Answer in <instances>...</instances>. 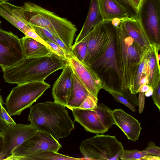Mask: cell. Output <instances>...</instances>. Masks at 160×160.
<instances>
[{"mask_svg": "<svg viewBox=\"0 0 160 160\" xmlns=\"http://www.w3.org/2000/svg\"><path fill=\"white\" fill-rule=\"evenodd\" d=\"M65 107L55 101L38 103L30 107L28 120L38 131L47 132L58 141L74 128Z\"/></svg>", "mask_w": 160, "mask_h": 160, "instance_id": "cell-1", "label": "cell"}, {"mask_svg": "<svg viewBox=\"0 0 160 160\" xmlns=\"http://www.w3.org/2000/svg\"><path fill=\"white\" fill-rule=\"evenodd\" d=\"M115 28L116 52L122 75V96L136 105L138 99L136 94H132L130 90L138 66L144 53L127 33L122 22Z\"/></svg>", "mask_w": 160, "mask_h": 160, "instance_id": "cell-2", "label": "cell"}, {"mask_svg": "<svg viewBox=\"0 0 160 160\" xmlns=\"http://www.w3.org/2000/svg\"><path fill=\"white\" fill-rule=\"evenodd\" d=\"M65 62L56 54L35 58H24L15 65L2 69L5 82L18 85L44 81L50 74L62 69Z\"/></svg>", "mask_w": 160, "mask_h": 160, "instance_id": "cell-3", "label": "cell"}, {"mask_svg": "<svg viewBox=\"0 0 160 160\" xmlns=\"http://www.w3.org/2000/svg\"><path fill=\"white\" fill-rule=\"evenodd\" d=\"M108 22L109 39L107 48L90 66L100 80L102 88L110 94L122 96L121 73L118 63L116 48V29Z\"/></svg>", "mask_w": 160, "mask_h": 160, "instance_id": "cell-4", "label": "cell"}, {"mask_svg": "<svg viewBox=\"0 0 160 160\" xmlns=\"http://www.w3.org/2000/svg\"><path fill=\"white\" fill-rule=\"evenodd\" d=\"M22 7L25 18L31 26L48 29L71 50L77 31L74 24L33 3L25 2Z\"/></svg>", "mask_w": 160, "mask_h": 160, "instance_id": "cell-5", "label": "cell"}, {"mask_svg": "<svg viewBox=\"0 0 160 160\" xmlns=\"http://www.w3.org/2000/svg\"><path fill=\"white\" fill-rule=\"evenodd\" d=\"M50 87L44 81L27 82L13 88L6 99L5 105L10 116L20 115L30 108Z\"/></svg>", "mask_w": 160, "mask_h": 160, "instance_id": "cell-6", "label": "cell"}, {"mask_svg": "<svg viewBox=\"0 0 160 160\" xmlns=\"http://www.w3.org/2000/svg\"><path fill=\"white\" fill-rule=\"evenodd\" d=\"M79 149L86 159L116 160L124 148L116 136L97 134L83 141Z\"/></svg>", "mask_w": 160, "mask_h": 160, "instance_id": "cell-7", "label": "cell"}, {"mask_svg": "<svg viewBox=\"0 0 160 160\" xmlns=\"http://www.w3.org/2000/svg\"><path fill=\"white\" fill-rule=\"evenodd\" d=\"M160 0H143L137 19L151 45H160Z\"/></svg>", "mask_w": 160, "mask_h": 160, "instance_id": "cell-8", "label": "cell"}, {"mask_svg": "<svg viewBox=\"0 0 160 160\" xmlns=\"http://www.w3.org/2000/svg\"><path fill=\"white\" fill-rule=\"evenodd\" d=\"M62 147L58 141L50 134L38 131L34 135L16 148L6 160H24L29 155L44 151L58 152Z\"/></svg>", "mask_w": 160, "mask_h": 160, "instance_id": "cell-9", "label": "cell"}, {"mask_svg": "<svg viewBox=\"0 0 160 160\" xmlns=\"http://www.w3.org/2000/svg\"><path fill=\"white\" fill-rule=\"evenodd\" d=\"M38 130L31 124L6 126L0 132L2 137V150L0 160H6L13 150L34 135Z\"/></svg>", "mask_w": 160, "mask_h": 160, "instance_id": "cell-10", "label": "cell"}, {"mask_svg": "<svg viewBox=\"0 0 160 160\" xmlns=\"http://www.w3.org/2000/svg\"><path fill=\"white\" fill-rule=\"evenodd\" d=\"M24 58L20 39L0 28V67L3 69L12 66Z\"/></svg>", "mask_w": 160, "mask_h": 160, "instance_id": "cell-11", "label": "cell"}, {"mask_svg": "<svg viewBox=\"0 0 160 160\" xmlns=\"http://www.w3.org/2000/svg\"><path fill=\"white\" fill-rule=\"evenodd\" d=\"M83 38L87 43L84 64L90 67L106 49L109 39L108 21L99 24Z\"/></svg>", "mask_w": 160, "mask_h": 160, "instance_id": "cell-12", "label": "cell"}, {"mask_svg": "<svg viewBox=\"0 0 160 160\" xmlns=\"http://www.w3.org/2000/svg\"><path fill=\"white\" fill-rule=\"evenodd\" d=\"M74 85L73 69L68 60L53 85L52 94L54 101L66 107L72 93Z\"/></svg>", "mask_w": 160, "mask_h": 160, "instance_id": "cell-13", "label": "cell"}, {"mask_svg": "<svg viewBox=\"0 0 160 160\" xmlns=\"http://www.w3.org/2000/svg\"><path fill=\"white\" fill-rule=\"evenodd\" d=\"M73 69L89 92L98 98L102 85L99 78L90 67L82 63L75 57L71 56L68 59Z\"/></svg>", "mask_w": 160, "mask_h": 160, "instance_id": "cell-14", "label": "cell"}, {"mask_svg": "<svg viewBox=\"0 0 160 160\" xmlns=\"http://www.w3.org/2000/svg\"><path fill=\"white\" fill-rule=\"evenodd\" d=\"M75 121L80 124L87 132L97 134H103L108 130L103 124L96 112L93 109L70 108Z\"/></svg>", "mask_w": 160, "mask_h": 160, "instance_id": "cell-15", "label": "cell"}, {"mask_svg": "<svg viewBox=\"0 0 160 160\" xmlns=\"http://www.w3.org/2000/svg\"><path fill=\"white\" fill-rule=\"evenodd\" d=\"M112 114L115 125L128 138L133 142L138 140L142 129L138 120L122 109H114L112 111Z\"/></svg>", "mask_w": 160, "mask_h": 160, "instance_id": "cell-16", "label": "cell"}, {"mask_svg": "<svg viewBox=\"0 0 160 160\" xmlns=\"http://www.w3.org/2000/svg\"><path fill=\"white\" fill-rule=\"evenodd\" d=\"M0 15L26 35L33 28L27 21L22 6L5 2L0 3Z\"/></svg>", "mask_w": 160, "mask_h": 160, "instance_id": "cell-17", "label": "cell"}, {"mask_svg": "<svg viewBox=\"0 0 160 160\" xmlns=\"http://www.w3.org/2000/svg\"><path fill=\"white\" fill-rule=\"evenodd\" d=\"M98 0H91L86 19L74 44L80 42L94 28L103 22Z\"/></svg>", "mask_w": 160, "mask_h": 160, "instance_id": "cell-18", "label": "cell"}, {"mask_svg": "<svg viewBox=\"0 0 160 160\" xmlns=\"http://www.w3.org/2000/svg\"><path fill=\"white\" fill-rule=\"evenodd\" d=\"M122 22L127 33L144 53L152 47L137 19L129 18Z\"/></svg>", "mask_w": 160, "mask_h": 160, "instance_id": "cell-19", "label": "cell"}, {"mask_svg": "<svg viewBox=\"0 0 160 160\" xmlns=\"http://www.w3.org/2000/svg\"><path fill=\"white\" fill-rule=\"evenodd\" d=\"M20 41L25 58L46 56L53 53L43 44L28 36H25Z\"/></svg>", "mask_w": 160, "mask_h": 160, "instance_id": "cell-20", "label": "cell"}, {"mask_svg": "<svg viewBox=\"0 0 160 160\" xmlns=\"http://www.w3.org/2000/svg\"><path fill=\"white\" fill-rule=\"evenodd\" d=\"M147 64V75L148 85L153 88L160 82V67L157 62L154 47H152L145 52ZM145 53V52H144Z\"/></svg>", "mask_w": 160, "mask_h": 160, "instance_id": "cell-21", "label": "cell"}, {"mask_svg": "<svg viewBox=\"0 0 160 160\" xmlns=\"http://www.w3.org/2000/svg\"><path fill=\"white\" fill-rule=\"evenodd\" d=\"M73 70L74 85L73 91L66 107L78 108L87 97L91 94Z\"/></svg>", "mask_w": 160, "mask_h": 160, "instance_id": "cell-22", "label": "cell"}, {"mask_svg": "<svg viewBox=\"0 0 160 160\" xmlns=\"http://www.w3.org/2000/svg\"><path fill=\"white\" fill-rule=\"evenodd\" d=\"M104 21L128 16L124 10L114 0H98Z\"/></svg>", "mask_w": 160, "mask_h": 160, "instance_id": "cell-23", "label": "cell"}, {"mask_svg": "<svg viewBox=\"0 0 160 160\" xmlns=\"http://www.w3.org/2000/svg\"><path fill=\"white\" fill-rule=\"evenodd\" d=\"M81 158H73L58 153L53 151H48L34 154L25 158L27 160H76Z\"/></svg>", "mask_w": 160, "mask_h": 160, "instance_id": "cell-24", "label": "cell"}, {"mask_svg": "<svg viewBox=\"0 0 160 160\" xmlns=\"http://www.w3.org/2000/svg\"><path fill=\"white\" fill-rule=\"evenodd\" d=\"M93 109L96 112L103 125L108 129L115 124L112 114V110L102 103H97Z\"/></svg>", "mask_w": 160, "mask_h": 160, "instance_id": "cell-25", "label": "cell"}, {"mask_svg": "<svg viewBox=\"0 0 160 160\" xmlns=\"http://www.w3.org/2000/svg\"><path fill=\"white\" fill-rule=\"evenodd\" d=\"M147 64L146 54L145 52L138 66L136 72L132 87L130 90L132 94H136L140 86L141 79L145 76H147Z\"/></svg>", "mask_w": 160, "mask_h": 160, "instance_id": "cell-26", "label": "cell"}, {"mask_svg": "<svg viewBox=\"0 0 160 160\" xmlns=\"http://www.w3.org/2000/svg\"><path fill=\"white\" fill-rule=\"evenodd\" d=\"M87 51V42L84 38L78 43L72 45L71 48L72 55L84 63Z\"/></svg>", "mask_w": 160, "mask_h": 160, "instance_id": "cell-27", "label": "cell"}, {"mask_svg": "<svg viewBox=\"0 0 160 160\" xmlns=\"http://www.w3.org/2000/svg\"><path fill=\"white\" fill-rule=\"evenodd\" d=\"M125 11L130 18L137 19L138 11L129 0H114Z\"/></svg>", "mask_w": 160, "mask_h": 160, "instance_id": "cell-28", "label": "cell"}, {"mask_svg": "<svg viewBox=\"0 0 160 160\" xmlns=\"http://www.w3.org/2000/svg\"><path fill=\"white\" fill-rule=\"evenodd\" d=\"M148 154L143 150L138 151L136 149L131 150L124 149L120 157L122 160H140Z\"/></svg>", "mask_w": 160, "mask_h": 160, "instance_id": "cell-29", "label": "cell"}, {"mask_svg": "<svg viewBox=\"0 0 160 160\" xmlns=\"http://www.w3.org/2000/svg\"><path fill=\"white\" fill-rule=\"evenodd\" d=\"M49 46L51 51L56 54L60 58L66 61L68 60L69 57L61 48L58 45L48 40L44 41Z\"/></svg>", "mask_w": 160, "mask_h": 160, "instance_id": "cell-30", "label": "cell"}, {"mask_svg": "<svg viewBox=\"0 0 160 160\" xmlns=\"http://www.w3.org/2000/svg\"><path fill=\"white\" fill-rule=\"evenodd\" d=\"M98 99L92 94L88 96L78 108L85 109H93L97 106Z\"/></svg>", "mask_w": 160, "mask_h": 160, "instance_id": "cell-31", "label": "cell"}, {"mask_svg": "<svg viewBox=\"0 0 160 160\" xmlns=\"http://www.w3.org/2000/svg\"><path fill=\"white\" fill-rule=\"evenodd\" d=\"M115 100L117 102L122 103L129 108L132 111H136L135 106L131 103L124 96L115 93H111Z\"/></svg>", "mask_w": 160, "mask_h": 160, "instance_id": "cell-32", "label": "cell"}, {"mask_svg": "<svg viewBox=\"0 0 160 160\" xmlns=\"http://www.w3.org/2000/svg\"><path fill=\"white\" fill-rule=\"evenodd\" d=\"M1 112L2 118L7 126L11 127L16 124L2 104L1 105Z\"/></svg>", "mask_w": 160, "mask_h": 160, "instance_id": "cell-33", "label": "cell"}, {"mask_svg": "<svg viewBox=\"0 0 160 160\" xmlns=\"http://www.w3.org/2000/svg\"><path fill=\"white\" fill-rule=\"evenodd\" d=\"M143 151L148 155L160 156V147L152 141L149 142L148 147Z\"/></svg>", "mask_w": 160, "mask_h": 160, "instance_id": "cell-34", "label": "cell"}, {"mask_svg": "<svg viewBox=\"0 0 160 160\" xmlns=\"http://www.w3.org/2000/svg\"><path fill=\"white\" fill-rule=\"evenodd\" d=\"M152 98L154 104L160 111V82L153 88Z\"/></svg>", "mask_w": 160, "mask_h": 160, "instance_id": "cell-35", "label": "cell"}, {"mask_svg": "<svg viewBox=\"0 0 160 160\" xmlns=\"http://www.w3.org/2000/svg\"><path fill=\"white\" fill-rule=\"evenodd\" d=\"M139 92L138 98V106L139 113H141L143 111L145 104V94L144 92Z\"/></svg>", "mask_w": 160, "mask_h": 160, "instance_id": "cell-36", "label": "cell"}, {"mask_svg": "<svg viewBox=\"0 0 160 160\" xmlns=\"http://www.w3.org/2000/svg\"><path fill=\"white\" fill-rule=\"evenodd\" d=\"M129 18L128 16H126L121 18H115L107 21H110L113 26L116 28L120 25L122 22L127 20Z\"/></svg>", "mask_w": 160, "mask_h": 160, "instance_id": "cell-37", "label": "cell"}, {"mask_svg": "<svg viewBox=\"0 0 160 160\" xmlns=\"http://www.w3.org/2000/svg\"><path fill=\"white\" fill-rule=\"evenodd\" d=\"M4 103L3 99L0 94V132L6 126L2 118L1 112V105H3Z\"/></svg>", "mask_w": 160, "mask_h": 160, "instance_id": "cell-38", "label": "cell"}, {"mask_svg": "<svg viewBox=\"0 0 160 160\" xmlns=\"http://www.w3.org/2000/svg\"><path fill=\"white\" fill-rule=\"evenodd\" d=\"M140 160H160V156L148 154L141 158Z\"/></svg>", "mask_w": 160, "mask_h": 160, "instance_id": "cell-39", "label": "cell"}, {"mask_svg": "<svg viewBox=\"0 0 160 160\" xmlns=\"http://www.w3.org/2000/svg\"><path fill=\"white\" fill-rule=\"evenodd\" d=\"M132 3L135 7V8L138 10L141 5V4L143 0H130Z\"/></svg>", "mask_w": 160, "mask_h": 160, "instance_id": "cell-40", "label": "cell"}, {"mask_svg": "<svg viewBox=\"0 0 160 160\" xmlns=\"http://www.w3.org/2000/svg\"><path fill=\"white\" fill-rule=\"evenodd\" d=\"M150 86L148 84H143L141 85L139 87L138 92H145L149 88Z\"/></svg>", "mask_w": 160, "mask_h": 160, "instance_id": "cell-41", "label": "cell"}, {"mask_svg": "<svg viewBox=\"0 0 160 160\" xmlns=\"http://www.w3.org/2000/svg\"><path fill=\"white\" fill-rule=\"evenodd\" d=\"M148 82L149 81L148 77L147 76H145L141 79L140 81V86L143 84L148 85Z\"/></svg>", "mask_w": 160, "mask_h": 160, "instance_id": "cell-42", "label": "cell"}, {"mask_svg": "<svg viewBox=\"0 0 160 160\" xmlns=\"http://www.w3.org/2000/svg\"><path fill=\"white\" fill-rule=\"evenodd\" d=\"M153 91V88L151 87L150 86L146 92H144L145 96L147 97H148L152 95Z\"/></svg>", "mask_w": 160, "mask_h": 160, "instance_id": "cell-43", "label": "cell"}, {"mask_svg": "<svg viewBox=\"0 0 160 160\" xmlns=\"http://www.w3.org/2000/svg\"><path fill=\"white\" fill-rule=\"evenodd\" d=\"M2 137L0 133V154L1 152L2 146Z\"/></svg>", "mask_w": 160, "mask_h": 160, "instance_id": "cell-44", "label": "cell"}, {"mask_svg": "<svg viewBox=\"0 0 160 160\" xmlns=\"http://www.w3.org/2000/svg\"><path fill=\"white\" fill-rule=\"evenodd\" d=\"M9 0H0V3L3 2H7Z\"/></svg>", "mask_w": 160, "mask_h": 160, "instance_id": "cell-45", "label": "cell"}, {"mask_svg": "<svg viewBox=\"0 0 160 160\" xmlns=\"http://www.w3.org/2000/svg\"><path fill=\"white\" fill-rule=\"evenodd\" d=\"M1 21L0 20V24H1Z\"/></svg>", "mask_w": 160, "mask_h": 160, "instance_id": "cell-46", "label": "cell"}, {"mask_svg": "<svg viewBox=\"0 0 160 160\" xmlns=\"http://www.w3.org/2000/svg\"><path fill=\"white\" fill-rule=\"evenodd\" d=\"M129 0L130 1V0Z\"/></svg>", "mask_w": 160, "mask_h": 160, "instance_id": "cell-47", "label": "cell"}]
</instances>
